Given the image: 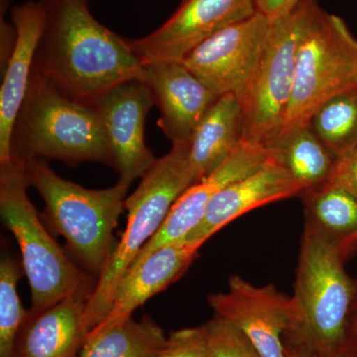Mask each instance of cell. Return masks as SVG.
Masks as SVG:
<instances>
[{"label":"cell","mask_w":357,"mask_h":357,"mask_svg":"<svg viewBox=\"0 0 357 357\" xmlns=\"http://www.w3.org/2000/svg\"><path fill=\"white\" fill-rule=\"evenodd\" d=\"M28 184L41 195L47 220L70 252L100 278L114 253V230L126 210L128 184L86 189L58 176L39 159L25 160Z\"/></svg>","instance_id":"4"},{"label":"cell","mask_w":357,"mask_h":357,"mask_svg":"<svg viewBox=\"0 0 357 357\" xmlns=\"http://www.w3.org/2000/svg\"><path fill=\"white\" fill-rule=\"evenodd\" d=\"M16 41L0 88V164L10 161L11 135L34 68L35 55L43 31L44 11L38 1H26L11 9Z\"/></svg>","instance_id":"18"},{"label":"cell","mask_w":357,"mask_h":357,"mask_svg":"<svg viewBox=\"0 0 357 357\" xmlns=\"http://www.w3.org/2000/svg\"><path fill=\"white\" fill-rule=\"evenodd\" d=\"M203 245L199 241L183 239L166 244L142 261L131 265L117 286L109 314L86 338L96 337L131 318L138 307L182 276Z\"/></svg>","instance_id":"16"},{"label":"cell","mask_w":357,"mask_h":357,"mask_svg":"<svg viewBox=\"0 0 357 357\" xmlns=\"http://www.w3.org/2000/svg\"><path fill=\"white\" fill-rule=\"evenodd\" d=\"M153 105L151 91L139 79L114 86L91 105L102 121L119 182L130 185L156 160L144 139L145 121Z\"/></svg>","instance_id":"12"},{"label":"cell","mask_w":357,"mask_h":357,"mask_svg":"<svg viewBox=\"0 0 357 357\" xmlns=\"http://www.w3.org/2000/svg\"><path fill=\"white\" fill-rule=\"evenodd\" d=\"M256 13L255 0H182L159 28L126 42L142 65L182 62L199 44Z\"/></svg>","instance_id":"10"},{"label":"cell","mask_w":357,"mask_h":357,"mask_svg":"<svg viewBox=\"0 0 357 357\" xmlns=\"http://www.w3.org/2000/svg\"><path fill=\"white\" fill-rule=\"evenodd\" d=\"M357 82V40L344 20L317 4L301 36L292 95L269 148L310 126L326 100Z\"/></svg>","instance_id":"7"},{"label":"cell","mask_w":357,"mask_h":357,"mask_svg":"<svg viewBox=\"0 0 357 357\" xmlns=\"http://www.w3.org/2000/svg\"><path fill=\"white\" fill-rule=\"evenodd\" d=\"M168 337L153 319L132 317L96 337L86 338L79 357H158Z\"/></svg>","instance_id":"21"},{"label":"cell","mask_w":357,"mask_h":357,"mask_svg":"<svg viewBox=\"0 0 357 357\" xmlns=\"http://www.w3.org/2000/svg\"><path fill=\"white\" fill-rule=\"evenodd\" d=\"M21 270L10 256L0 263V357H13L14 345L28 312L21 304L17 283Z\"/></svg>","instance_id":"24"},{"label":"cell","mask_w":357,"mask_h":357,"mask_svg":"<svg viewBox=\"0 0 357 357\" xmlns=\"http://www.w3.org/2000/svg\"><path fill=\"white\" fill-rule=\"evenodd\" d=\"M89 297L75 294L44 309L30 310L16 338L13 357H79L89 333Z\"/></svg>","instance_id":"17"},{"label":"cell","mask_w":357,"mask_h":357,"mask_svg":"<svg viewBox=\"0 0 357 357\" xmlns=\"http://www.w3.org/2000/svg\"><path fill=\"white\" fill-rule=\"evenodd\" d=\"M300 0H255L257 11L274 21L293 10Z\"/></svg>","instance_id":"28"},{"label":"cell","mask_w":357,"mask_h":357,"mask_svg":"<svg viewBox=\"0 0 357 357\" xmlns=\"http://www.w3.org/2000/svg\"><path fill=\"white\" fill-rule=\"evenodd\" d=\"M206 328L210 357H261L244 333L227 319L215 316Z\"/></svg>","instance_id":"25"},{"label":"cell","mask_w":357,"mask_h":357,"mask_svg":"<svg viewBox=\"0 0 357 357\" xmlns=\"http://www.w3.org/2000/svg\"><path fill=\"white\" fill-rule=\"evenodd\" d=\"M271 24L257 11L199 44L182 63L218 96H236L255 73Z\"/></svg>","instance_id":"11"},{"label":"cell","mask_w":357,"mask_h":357,"mask_svg":"<svg viewBox=\"0 0 357 357\" xmlns=\"http://www.w3.org/2000/svg\"><path fill=\"white\" fill-rule=\"evenodd\" d=\"M139 81L146 84L159 107L157 124L172 144L188 142L220 96L182 62L142 65Z\"/></svg>","instance_id":"14"},{"label":"cell","mask_w":357,"mask_h":357,"mask_svg":"<svg viewBox=\"0 0 357 357\" xmlns=\"http://www.w3.org/2000/svg\"><path fill=\"white\" fill-rule=\"evenodd\" d=\"M302 192V188L280 157L270 149L269 156L259 168L227 185L211 199L203 220L187 239L204 243L225 225L248 211L281 199L301 196Z\"/></svg>","instance_id":"15"},{"label":"cell","mask_w":357,"mask_h":357,"mask_svg":"<svg viewBox=\"0 0 357 357\" xmlns=\"http://www.w3.org/2000/svg\"><path fill=\"white\" fill-rule=\"evenodd\" d=\"M158 357H210L206 325L171 333Z\"/></svg>","instance_id":"26"},{"label":"cell","mask_w":357,"mask_h":357,"mask_svg":"<svg viewBox=\"0 0 357 357\" xmlns=\"http://www.w3.org/2000/svg\"><path fill=\"white\" fill-rule=\"evenodd\" d=\"M189 156V141L172 144L168 154L155 160L141 177L139 185L126 199L128 223L123 236L86 303L89 332L109 314L122 277L165 222L173 204L185 190L196 184Z\"/></svg>","instance_id":"5"},{"label":"cell","mask_w":357,"mask_h":357,"mask_svg":"<svg viewBox=\"0 0 357 357\" xmlns=\"http://www.w3.org/2000/svg\"><path fill=\"white\" fill-rule=\"evenodd\" d=\"M243 114L236 96H220L190 139V166L197 183L215 171L243 140Z\"/></svg>","instance_id":"19"},{"label":"cell","mask_w":357,"mask_h":357,"mask_svg":"<svg viewBox=\"0 0 357 357\" xmlns=\"http://www.w3.org/2000/svg\"><path fill=\"white\" fill-rule=\"evenodd\" d=\"M11 156L51 159L77 167L96 162L114 167L100 115L91 105L63 95L33 68L11 135Z\"/></svg>","instance_id":"2"},{"label":"cell","mask_w":357,"mask_h":357,"mask_svg":"<svg viewBox=\"0 0 357 357\" xmlns=\"http://www.w3.org/2000/svg\"><path fill=\"white\" fill-rule=\"evenodd\" d=\"M270 149L255 141L243 139L222 164L198 183L185 190L173 204L168 217L156 234L141 249L135 263L166 244L187 238L203 220L208 204L218 192L245 177L266 161Z\"/></svg>","instance_id":"13"},{"label":"cell","mask_w":357,"mask_h":357,"mask_svg":"<svg viewBox=\"0 0 357 357\" xmlns=\"http://www.w3.org/2000/svg\"><path fill=\"white\" fill-rule=\"evenodd\" d=\"M347 253L306 218L292 297L300 325L285 337L325 357L349 347V318L357 288L344 270Z\"/></svg>","instance_id":"3"},{"label":"cell","mask_w":357,"mask_h":357,"mask_svg":"<svg viewBox=\"0 0 357 357\" xmlns=\"http://www.w3.org/2000/svg\"><path fill=\"white\" fill-rule=\"evenodd\" d=\"M326 183L342 188L357 199V147L338 157Z\"/></svg>","instance_id":"27"},{"label":"cell","mask_w":357,"mask_h":357,"mask_svg":"<svg viewBox=\"0 0 357 357\" xmlns=\"http://www.w3.org/2000/svg\"><path fill=\"white\" fill-rule=\"evenodd\" d=\"M354 332H356V338L357 340V314H356V323H354Z\"/></svg>","instance_id":"31"},{"label":"cell","mask_w":357,"mask_h":357,"mask_svg":"<svg viewBox=\"0 0 357 357\" xmlns=\"http://www.w3.org/2000/svg\"><path fill=\"white\" fill-rule=\"evenodd\" d=\"M317 0H300L293 10L272 21L255 73L236 95L243 114V139L268 148L287 112L301 36Z\"/></svg>","instance_id":"8"},{"label":"cell","mask_w":357,"mask_h":357,"mask_svg":"<svg viewBox=\"0 0 357 357\" xmlns=\"http://www.w3.org/2000/svg\"><path fill=\"white\" fill-rule=\"evenodd\" d=\"M328 357H357L356 354H352L349 351V347H345L342 351L337 352V354H333V356Z\"/></svg>","instance_id":"30"},{"label":"cell","mask_w":357,"mask_h":357,"mask_svg":"<svg viewBox=\"0 0 357 357\" xmlns=\"http://www.w3.org/2000/svg\"><path fill=\"white\" fill-rule=\"evenodd\" d=\"M287 342H285L286 356L287 357H325L314 351L307 345L294 340L292 337H285Z\"/></svg>","instance_id":"29"},{"label":"cell","mask_w":357,"mask_h":357,"mask_svg":"<svg viewBox=\"0 0 357 357\" xmlns=\"http://www.w3.org/2000/svg\"><path fill=\"white\" fill-rule=\"evenodd\" d=\"M301 197L311 220L345 250L357 241V199L337 185L324 183Z\"/></svg>","instance_id":"20"},{"label":"cell","mask_w":357,"mask_h":357,"mask_svg":"<svg viewBox=\"0 0 357 357\" xmlns=\"http://www.w3.org/2000/svg\"><path fill=\"white\" fill-rule=\"evenodd\" d=\"M270 149L278 154L303 192L326 183L338 158L310 126L296 131L278 146Z\"/></svg>","instance_id":"22"},{"label":"cell","mask_w":357,"mask_h":357,"mask_svg":"<svg viewBox=\"0 0 357 357\" xmlns=\"http://www.w3.org/2000/svg\"><path fill=\"white\" fill-rule=\"evenodd\" d=\"M215 316L244 333L261 357H287L283 337L295 333L300 316L292 297L273 285H253L239 276L229 279V290L208 298Z\"/></svg>","instance_id":"9"},{"label":"cell","mask_w":357,"mask_h":357,"mask_svg":"<svg viewBox=\"0 0 357 357\" xmlns=\"http://www.w3.org/2000/svg\"><path fill=\"white\" fill-rule=\"evenodd\" d=\"M310 126L335 156L357 147V82L326 100Z\"/></svg>","instance_id":"23"},{"label":"cell","mask_w":357,"mask_h":357,"mask_svg":"<svg viewBox=\"0 0 357 357\" xmlns=\"http://www.w3.org/2000/svg\"><path fill=\"white\" fill-rule=\"evenodd\" d=\"M25 160L0 164V213L15 237L31 289L32 309L41 310L75 294L91 295L96 286L45 229L27 194Z\"/></svg>","instance_id":"6"},{"label":"cell","mask_w":357,"mask_h":357,"mask_svg":"<svg viewBox=\"0 0 357 357\" xmlns=\"http://www.w3.org/2000/svg\"><path fill=\"white\" fill-rule=\"evenodd\" d=\"M39 2L44 26L34 69L63 95L91 105L114 86L139 79V59L126 38L93 17L89 0Z\"/></svg>","instance_id":"1"}]
</instances>
